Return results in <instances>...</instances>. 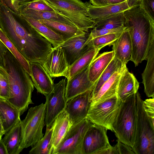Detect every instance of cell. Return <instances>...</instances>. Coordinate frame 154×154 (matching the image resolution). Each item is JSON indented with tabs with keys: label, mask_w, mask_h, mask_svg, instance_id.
<instances>
[{
	"label": "cell",
	"mask_w": 154,
	"mask_h": 154,
	"mask_svg": "<svg viewBox=\"0 0 154 154\" xmlns=\"http://www.w3.org/2000/svg\"><path fill=\"white\" fill-rule=\"evenodd\" d=\"M143 104L145 112L152 123L154 124V98L143 100Z\"/></svg>",
	"instance_id": "obj_38"
},
{
	"label": "cell",
	"mask_w": 154,
	"mask_h": 154,
	"mask_svg": "<svg viewBox=\"0 0 154 154\" xmlns=\"http://www.w3.org/2000/svg\"><path fill=\"white\" fill-rule=\"evenodd\" d=\"M0 40L19 62L30 77L31 72L29 63L20 53L0 28Z\"/></svg>",
	"instance_id": "obj_32"
},
{
	"label": "cell",
	"mask_w": 154,
	"mask_h": 154,
	"mask_svg": "<svg viewBox=\"0 0 154 154\" xmlns=\"http://www.w3.org/2000/svg\"><path fill=\"white\" fill-rule=\"evenodd\" d=\"M2 139V138H1L0 137V140Z\"/></svg>",
	"instance_id": "obj_49"
},
{
	"label": "cell",
	"mask_w": 154,
	"mask_h": 154,
	"mask_svg": "<svg viewBox=\"0 0 154 154\" xmlns=\"http://www.w3.org/2000/svg\"><path fill=\"white\" fill-rule=\"evenodd\" d=\"M10 94L8 74L3 66H0V98L7 100Z\"/></svg>",
	"instance_id": "obj_36"
},
{
	"label": "cell",
	"mask_w": 154,
	"mask_h": 154,
	"mask_svg": "<svg viewBox=\"0 0 154 154\" xmlns=\"http://www.w3.org/2000/svg\"><path fill=\"white\" fill-rule=\"evenodd\" d=\"M139 7L154 21V0H141Z\"/></svg>",
	"instance_id": "obj_39"
},
{
	"label": "cell",
	"mask_w": 154,
	"mask_h": 154,
	"mask_svg": "<svg viewBox=\"0 0 154 154\" xmlns=\"http://www.w3.org/2000/svg\"><path fill=\"white\" fill-rule=\"evenodd\" d=\"M30 76L34 87L38 92L46 96L52 90L54 84L52 77L42 65L35 62L29 63Z\"/></svg>",
	"instance_id": "obj_16"
},
{
	"label": "cell",
	"mask_w": 154,
	"mask_h": 154,
	"mask_svg": "<svg viewBox=\"0 0 154 154\" xmlns=\"http://www.w3.org/2000/svg\"><path fill=\"white\" fill-rule=\"evenodd\" d=\"M137 124L132 149L135 154H154V124L145 112L143 100L138 91L136 94Z\"/></svg>",
	"instance_id": "obj_6"
},
{
	"label": "cell",
	"mask_w": 154,
	"mask_h": 154,
	"mask_svg": "<svg viewBox=\"0 0 154 154\" xmlns=\"http://www.w3.org/2000/svg\"><path fill=\"white\" fill-rule=\"evenodd\" d=\"M125 29L124 26L114 29L93 28L91 30L90 35L92 39L105 35L124 31Z\"/></svg>",
	"instance_id": "obj_37"
},
{
	"label": "cell",
	"mask_w": 154,
	"mask_h": 154,
	"mask_svg": "<svg viewBox=\"0 0 154 154\" xmlns=\"http://www.w3.org/2000/svg\"><path fill=\"white\" fill-rule=\"evenodd\" d=\"M92 124L86 118L72 125L54 154H82L84 137Z\"/></svg>",
	"instance_id": "obj_9"
},
{
	"label": "cell",
	"mask_w": 154,
	"mask_h": 154,
	"mask_svg": "<svg viewBox=\"0 0 154 154\" xmlns=\"http://www.w3.org/2000/svg\"><path fill=\"white\" fill-rule=\"evenodd\" d=\"M53 127L46 128L45 135L38 141L29 151V154H49V146L51 141Z\"/></svg>",
	"instance_id": "obj_33"
},
{
	"label": "cell",
	"mask_w": 154,
	"mask_h": 154,
	"mask_svg": "<svg viewBox=\"0 0 154 154\" xmlns=\"http://www.w3.org/2000/svg\"><path fill=\"white\" fill-rule=\"evenodd\" d=\"M5 134V131L4 129L2 122L0 117V137L2 138V136Z\"/></svg>",
	"instance_id": "obj_48"
},
{
	"label": "cell",
	"mask_w": 154,
	"mask_h": 154,
	"mask_svg": "<svg viewBox=\"0 0 154 154\" xmlns=\"http://www.w3.org/2000/svg\"><path fill=\"white\" fill-rule=\"evenodd\" d=\"M121 103L116 95L100 103L90 104L86 118L93 124L112 131Z\"/></svg>",
	"instance_id": "obj_8"
},
{
	"label": "cell",
	"mask_w": 154,
	"mask_h": 154,
	"mask_svg": "<svg viewBox=\"0 0 154 154\" xmlns=\"http://www.w3.org/2000/svg\"><path fill=\"white\" fill-rule=\"evenodd\" d=\"M0 154H8L6 148L2 140H0Z\"/></svg>",
	"instance_id": "obj_46"
},
{
	"label": "cell",
	"mask_w": 154,
	"mask_h": 154,
	"mask_svg": "<svg viewBox=\"0 0 154 154\" xmlns=\"http://www.w3.org/2000/svg\"><path fill=\"white\" fill-rule=\"evenodd\" d=\"M58 12L82 30L88 32L94 23L87 14L85 2L80 0H46Z\"/></svg>",
	"instance_id": "obj_7"
},
{
	"label": "cell",
	"mask_w": 154,
	"mask_h": 154,
	"mask_svg": "<svg viewBox=\"0 0 154 154\" xmlns=\"http://www.w3.org/2000/svg\"><path fill=\"white\" fill-rule=\"evenodd\" d=\"M92 39L90 34L87 32L71 38L58 45L63 51L69 66L79 57L94 48L91 44Z\"/></svg>",
	"instance_id": "obj_12"
},
{
	"label": "cell",
	"mask_w": 154,
	"mask_h": 154,
	"mask_svg": "<svg viewBox=\"0 0 154 154\" xmlns=\"http://www.w3.org/2000/svg\"><path fill=\"white\" fill-rule=\"evenodd\" d=\"M24 0H0V2L14 13L20 14V7L21 4Z\"/></svg>",
	"instance_id": "obj_40"
},
{
	"label": "cell",
	"mask_w": 154,
	"mask_h": 154,
	"mask_svg": "<svg viewBox=\"0 0 154 154\" xmlns=\"http://www.w3.org/2000/svg\"><path fill=\"white\" fill-rule=\"evenodd\" d=\"M125 65H123L119 59L114 57L98 80L94 84L92 90L91 98L98 91L102 85L115 72L118 71Z\"/></svg>",
	"instance_id": "obj_30"
},
{
	"label": "cell",
	"mask_w": 154,
	"mask_h": 154,
	"mask_svg": "<svg viewBox=\"0 0 154 154\" xmlns=\"http://www.w3.org/2000/svg\"><path fill=\"white\" fill-rule=\"evenodd\" d=\"M126 0H106L108 5L116 4L124 2Z\"/></svg>",
	"instance_id": "obj_47"
},
{
	"label": "cell",
	"mask_w": 154,
	"mask_h": 154,
	"mask_svg": "<svg viewBox=\"0 0 154 154\" xmlns=\"http://www.w3.org/2000/svg\"><path fill=\"white\" fill-rule=\"evenodd\" d=\"M114 57L112 51L104 52L96 57L89 66L88 78L92 83L95 84Z\"/></svg>",
	"instance_id": "obj_23"
},
{
	"label": "cell",
	"mask_w": 154,
	"mask_h": 154,
	"mask_svg": "<svg viewBox=\"0 0 154 154\" xmlns=\"http://www.w3.org/2000/svg\"><path fill=\"white\" fill-rule=\"evenodd\" d=\"M18 109L7 100L0 98V117L5 134L8 131L20 117Z\"/></svg>",
	"instance_id": "obj_27"
},
{
	"label": "cell",
	"mask_w": 154,
	"mask_h": 154,
	"mask_svg": "<svg viewBox=\"0 0 154 154\" xmlns=\"http://www.w3.org/2000/svg\"><path fill=\"white\" fill-rule=\"evenodd\" d=\"M21 120L19 117L17 121L5 134L2 140L5 145L8 154H17L21 141Z\"/></svg>",
	"instance_id": "obj_25"
},
{
	"label": "cell",
	"mask_w": 154,
	"mask_h": 154,
	"mask_svg": "<svg viewBox=\"0 0 154 154\" xmlns=\"http://www.w3.org/2000/svg\"><path fill=\"white\" fill-rule=\"evenodd\" d=\"M85 3L87 8V14L94 21V24L109 17L131 8L127 0L117 4L101 6H94L87 2Z\"/></svg>",
	"instance_id": "obj_17"
},
{
	"label": "cell",
	"mask_w": 154,
	"mask_h": 154,
	"mask_svg": "<svg viewBox=\"0 0 154 154\" xmlns=\"http://www.w3.org/2000/svg\"><path fill=\"white\" fill-rule=\"evenodd\" d=\"M124 12H120L96 23L93 28L114 29L124 26L125 18Z\"/></svg>",
	"instance_id": "obj_31"
},
{
	"label": "cell",
	"mask_w": 154,
	"mask_h": 154,
	"mask_svg": "<svg viewBox=\"0 0 154 154\" xmlns=\"http://www.w3.org/2000/svg\"><path fill=\"white\" fill-rule=\"evenodd\" d=\"M0 28L29 63L43 64L53 47L22 15L0 2Z\"/></svg>",
	"instance_id": "obj_1"
},
{
	"label": "cell",
	"mask_w": 154,
	"mask_h": 154,
	"mask_svg": "<svg viewBox=\"0 0 154 154\" xmlns=\"http://www.w3.org/2000/svg\"><path fill=\"white\" fill-rule=\"evenodd\" d=\"M126 67V65H125L113 73L102 85L98 91L91 97L90 104L100 103L117 95L119 78Z\"/></svg>",
	"instance_id": "obj_19"
},
{
	"label": "cell",
	"mask_w": 154,
	"mask_h": 154,
	"mask_svg": "<svg viewBox=\"0 0 154 154\" xmlns=\"http://www.w3.org/2000/svg\"><path fill=\"white\" fill-rule=\"evenodd\" d=\"M89 67L75 75L71 80L67 81L65 94L66 100L93 89L94 84L91 82L88 79Z\"/></svg>",
	"instance_id": "obj_18"
},
{
	"label": "cell",
	"mask_w": 154,
	"mask_h": 154,
	"mask_svg": "<svg viewBox=\"0 0 154 154\" xmlns=\"http://www.w3.org/2000/svg\"><path fill=\"white\" fill-rule=\"evenodd\" d=\"M42 65L52 78L64 76L69 66L63 51L58 46L52 48Z\"/></svg>",
	"instance_id": "obj_14"
},
{
	"label": "cell",
	"mask_w": 154,
	"mask_h": 154,
	"mask_svg": "<svg viewBox=\"0 0 154 154\" xmlns=\"http://www.w3.org/2000/svg\"><path fill=\"white\" fill-rule=\"evenodd\" d=\"M145 69L142 74L144 91L148 97H154V37L151 40Z\"/></svg>",
	"instance_id": "obj_22"
},
{
	"label": "cell",
	"mask_w": 154,
	"mask_h": 154,
	"mask_svg": "<svg viewBox=\"0 0 154 154\" xmlns=\"http://www.w3.org/2000/svg\"><path fill=\"white\" fill-rule=\"evenodd\" d=\"M46 109V102L31 107L25 119L21 120V139L17 154L25 148L32 146L43 137Z\"/></svg>",
	"instance_id": "obj_5"
},
{
	"label": "cell",
	"mask_w": 154,
	"mask_h": 154,
	"mask_svg": "<svg viewBox=\"0 0 154 154\" xmlns=\"http://www.w3.org/2000/svg\"><path fill=\"white\" fill-rule=\"evenodd\" d=\"M92 90H89L67 100L64 110L68 114L72 125L86 118Z\"/></svg>",
	"instance_id": "obj_13"
},
{
	"label": "cell",
	"mask_w": 154,
	"mask_h": 154,
	"mask_svg": "<svg viewBox=\"0 0 154 154\" xmlns=\"http://www.w3.org/2000/svg\"><path fill=\"white\" fill-rule=\"evenodd\" d=\"M92 5L97 6H101L108 5L106 0H90Z\"/></svg>",
	"instance_id": "obj_44"
},
{
	"label": "cell",
	"mask_w": 154,
	"mask_h": 154,
	"mask_svg": "<svg viewBox=\"0 0 154 154\" xmlns=\"http://www.w3.org/2000/svg\"><path fill=\"white\" fill-rule=\"evenodd\" d=\"M60 36L64 41L73 37L86 32L74 25L68 24L50 20H38Z\"/></svg>",
	"instance_id": "obj_26"
},
{
	"label": "cell",
	"mask_w": 154,
	"mask_h": 154,
	"mask_svg": "<svg viewBox=\"0 0 154 154\" xmlns=\"http://www.w3.org/2000/svg\"><path fill=\"white\" fill-rule=\"evenodd\" d=\"M8 49L0 40V66L3 67L5 56Z\"/></svg>",
	"instance_id": "obj_42"
},
{
	"label": "cell",
	"mask_w": 154,
	"mask_h": 154,
	"mask_svg": "<svg viewBox=\"0 0 154 154\" xmlns=\"http://www.w3.org/2000/svg\"><path fill=\"white\" fill-rule=\"evenodd\" d=\"M20 14L38 20H50L74 25L68 18L58 12L40 11L30 9H23L20 11Z\"/></svg>",
	"instance_id": "obj_29"
},
{
	"label": "cell",
	"mask_w": 154,
	"mask_h": 154,
	"mask_svg": "<svg viewBox=\"0 0 154 154\" xmlns=\"http://www.w3.org/2000/svg\"><path fill=\"white\" fill-rule=\"evenodd\" d=\"M117 143L115 145L118 154H135L132 148L118 140Z\"/></svg>",
	"instance_id": "obj_41"
},
{
	"label": "cell",
	"mask_w": 154,
	"mask_h": 154,
	"mask_svg": "<svg viewBox=\"0 0 154 154\" xmlns=\"http://www.w3.org/2000/svg\"><path fill=\"white\" fill-rule=\"evenodd\" d=\"M124 12L125 18L124 26L129 35L132 45L130 61L136 66L147 60L151 40L154 36V21L140 7Z\"/></svg>",
	"instance_id": "obj_2"
},
{
	"label": "cell",
	"mask_w": 154,
	"mask_h": 154,
	"mask_svg": "<svg viewBox=\"0 0 154 154\" xmlns=\"http://www.w3.org/2000/svg\"><path fill=\"white\" fill-rule=\"evenodd\" d=\"M112 45L114 57L119 59L123 65H126L131 59L132 45L129 35L125 29Z\"/></svg>",
	"instance_id": "obj_21"
},
{
	"label": "cell",
	"mask_w": 154,
	"mask_h": 154,
	"mask_svg": "<svg viewBox=\"0 0 154 154\" xmlns=\"http://www.w3.org/2000/svg\"><path fill=\"white\" fill-rule=\"evenodd\" d=\"M128 3L130 8L140 6L141 0H127Z\"/></svg>",
	"instance_id": "obj_45"
},
{
	"label": "cell",
	"mask_w": 154,
	"mask_h": 154,
	"mask_svg": "<svg viewBox=\"0 0 154 154\" xmlns=\"http://www.w3.org/2000/svg\"><path fill=\"white\" fill-rule=\"evenodd\" d=\"M53 131L48 149L54 154L72 125L68 113L64 110L56 117L52 125Z\"/></svg>",
	"instance_id": "obj_15"
},
{
	"label": "cell",
	"mask_w": 154,
	"mask_h": 154,
	"mask_svg": "<svg viewBox=\"0 0 154 154\" xmlns=\"http://www.w3.org/2000/svg\"><path fill=\"white\" fill-rule=\"evenodd\" d=\"M107 131L103 127L92 124L84 137L82 154H97L101 150L110 146Z\"/></svg>",
	"instance_id": "obj_11"
},
{
	"label": "cell",
	"mask_w": 154,
	"mask_h": 154,
	"mask_svg": "<svg viewBox=\"0 0 154 154\" xmlns=\"http://www.w3.org/2000/svg\"><path fill=\"white\" fill-rule=\"evenodd\" d=\"M23 9L57 12L46 0H24L21 4L20 11Z\"/></svg>",
	"instance_id": "obj_34"
},
{
	"label": "cell",
	"mask_w": 154,
	"mask_h": 154,
	"mask_svg": "<svg viewBox=\"0 0 154 154\" xmlns=\"http://www.w3.org/2000/svg\"><path fill=\"white\" fill-rule=\"evenodd\" d=\"M123 31L111 33L95 37L91 40V44L93 48L100 49L106 46H110L119 37Z\"/></svg>",
	"instance_id": "obj_35"
},
{
	"label": "cell",
	"mask_w": 154,
	"mask_h": 154,
	"mask_svg": "<svg viewBox=\"0 0 154 154\" xmlns=\"http://www.w3.org/2000/svg\"><path fill=\"white\" fill-rule=\"evenodd\" d=\"M97 154H118L115 145L105 148L98 152Z\"/></svg>",
	"instance_id": "obj_43"
},
{
	"label": "cell",
	"mask_w": 154,
	"mask_h": 154,
	"mask_svg": "<svg viewBox=\"0 0 154 154\" xmlns=\"http://www.w3.org/2000/svg\"><path fill=\"white\" fill-rule=\"evenodd\" d=\"M139 83L133 74L126 67L119 78L117 90V95L121 101H125L138 91Z\"/></svg>",
	"instance_id": "obj_20"
},
{
	"label": "cell",
	"mask_w": 154,
	"mask_h": 154,
	"mask_svg": "<svg viewBox=\"0 0 154 154\" xmlns=\"http://www.w3.org/2000/svg\"><path fill=\"white\" fill-rule=\"evenodd\" d=\"M137 117L136 95L134 94L121 102L112 127L117 140L132 148L135 142Z\"/></svg>",
	"instance_id": "obj_4"
},
{
	"label": "cell",
	"mask_w": 154,
	"mask_h": 154,
	"mask_svg": "<svg viewBox=\"0 0 154 154\" xmlns=\"http://www.w3.org/2000/svg\"><path fill=\"white\" fill-rule=\"evenodd\" d=\"M21 15L42 36L50 42L54 47L58 46L63 42V40L60 36L39 20L25 15Z\"/></svg>",
	"instance_id": "obj_28"
},
{
	"label": "cell",
	"mask_w": 154,
	"mask_h": 154,
	"mask_svg": "<svg viewBox=\"0 0 154 154\" xmlns=\"http://www.w3.org/2000/svg\"><path fill=\"white\" fill-rule=\"evenodd\" d=\"M101 49L93 48L82 55L70 65L64 77L69 80L88 67Z\"/></svg>",
	"instance_id": "obj_24"
},
{
	"label": "cell",
	"mask_w": 154,
	"mask_h": 154,
	"mask_svg": "<svg viewBox=\"0 0 154 154\" xmlns=\"http://www.w3.org/2000/svg\"><path fill=\"white\" fill-rule=\"evenodd\" d=\"M3 67L8 75L10 94L7 100L19 111L20 115L33 104L32 95L34 86L30 76L9 50L4 58Z\"/></svg>",
	"instance_id": "obj_3"
},
{
	"label": "cell",
	"mask_w": 154,
	"mask_h": 154,
	"mask_svg": "<svg viewBox=\"0 0 154 154\" xmlns=\"http://www.w3.org/2000/svg\"><path fill=\"white\" fill-rule=\"evenodd\" d=\"M66 79L54 84L52 91L45 96L46 104L45 124L46 128H50L57 116L64 110L66 98Z\"/></svg>",
	"instance_id": "obj_10"
}]
</instances>
